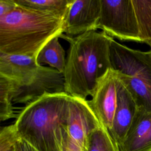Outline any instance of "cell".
<instances>
[{
	"instance_id": "7",
	"label": "cell",
	"mask_w": 151,
	"mask_h": 151,
	"mask_svg": "<svg viewBox=\"0 0 151 151\" xmlns=\"http://www.w3.org/2000/svg\"><path fill=\"white\" fill-rule=\"evenodd\" d=\"M63 92H65L63 74L51 67L40 65L26 84L17 86L14 82L12 101L27 105L45 94Z\"/></svg>"
},
{
	"instance_id": "6",
	"label": "cell",
	"mask_w": 151,
	"mask_h": 151,
	"mask_svg": "<svg viewBox=\"0 0 151 151\" xmlns=\"http://www.w3.org/2000/svg\"><path fill=\"white\" fill-rule=\"evenodd\" d=\"M100 124L88 100L70 96L65 151H85L90 133Z\"/></svg>"
},
{
	"instance_id": "19",
	"label": "cell",
	"mask_w": 151,
	"mask_h": 151,
	"mask_svg": "<svg viewBox=\"0 0 151 151\" xmlns=\"http://www.w3.org/2000/svg\"><path fill=\"white\" fill-rule=\"evenodd\" d=\"M17 5L14 0H0V17L13 11Z\"/></svg>"
},
{
	"instance_id": "13",
	"label": "cell",
	"mask_w": 151,
	"mask_h": 151,
	"mask_svg": "<svg viewBox=\"0 0 151 151\" xmlns=\"http://www.w3.org/2000/svg\"><path fill=\"white\" fill-rule=\"evenodd\" d=\"M59 37L60 35H57L50 40L35 58L39 65L47 64L63 74L66 64L65 52L59 42Z\"/></svg>"
},
{
	"instance_id": "8",
	"label": "cell",
	"mask_w": 151,
	"mask_h": 151,
	"mask_svg": "<svg viewBox=\"0 0 151 151\" xmlns=\"http://www.w3.org/2000/svg\"><path fill=\"white\" fill-rule=\"evenodd\" d=\"M120 80L117 72L111 68L98 81L90 107L100 124L110 131L117 106Z\"/></svg>"
},
{
	"instance_id": "18",
	"label": "cell",
	"mask_w": 151,
	"mask_h": 151,
	"mask_svg": "<svg viewBox=\"0 0 151 151\" xmlns=\"http://www.w3.org/2000/svg\"><path fill=\"white\" fill-rule=\"evenodd\" d=\"M14 124L1 127L0 130V151H15L19 139Z\"/></svg>"
},
{
	"instance_id": "11",
	"label": "cell",
	"mask_w": 151,
	"mask_h": 151,
	"mask_svg": "<svg viewBox=\"0 0 151 151\" xmlns=\"http://www.w3.org/2000/svg\"><path fill=\"white\" fill-rule=\"evenodd\" d=\"M40 66L35 57L0 52V75L11 80L17 86L30 81Z\"/></svg>"
},
{
	"instance_id": "12",
	"label": "cell",
	"mask_w": 151,
	"mask_h": 151,
	"mask_svg": "<svg viewBox=\"0 0 151 151\" xmlns=\"http://www.w3.org/2000/svg\"><path fill=\"white\" fill-rule=\"evenodd\" d=\"M120 151H151V112L138 107Z\"/></svg>"
},
{
	"instance_id": "9",
	"label": "cell",
	"mask_w": 151,
	"mask_h": 151,
	"mask_svg": "<svg viewBox=\"0 0 151 151\" xmlns=\"http://www.w3.org/2000/svg\"><path fill=\"white\" fill-rule=\"evenodd\" d=\"M100 11V0H73L64 19L63 32L68 37H76L96 31Z\"/></svg>"
},
{
	"instance_id": "17",
	"label": "cell",
	"mask_w": 151,
	"mask_h": 151,
	"mask_svg": "<svg viewBox=\"0 0 151 151\" xmlns=\"http://www.w3.org/2000/svg\"><path fill=\"white\" fill-rule=\"evenodd\" d=\"M19 5L35 9L55 12L63 18L67 14L73 0H14Z\"/></svg>"
},
{
	"instance_id": "15",
	"label": "cell",
	"mask_w": 151,
	"mask_h": 151,
	"mask_svg": "<svg viewBox=\"0 0 151 151\" xmlns=\"http://www.w3.org/2000/svg\"><path fill=\"white\" fill-rule=\"evenodd\" d=\"M134 9L141 42L151 49V0H132Z\"/></svg>"
},
{
	"instance_id": "1",
	"label": "cell",
	"mask_w": 151,
	"mask_h": 151,
	"mask_svg": "<svg viewBox=\"0 0 151 151\" xmlns=\"http://www.w3.org/2000/svg\"><path fill=\"white\" fill-rule=\"evenodd\" d=\"M69 42L63 76L65 91L87 100L92 96L98 81L112 68L111 37L104 31H91L74 37L61 35Z\"/></svg>"
},
{
	"instance_id": "10",
	"label": "cell",
	"mask_w": 151,
	"mask_h": 151,
	"mask_svg": "<svg viewBox=\"0 0 151 151\" xmlns=\"http://www.w3.org/2000/svg\"><path fill=\"white\" fill-rule=\"evenodd\" d=\"M137 109L138 106L134 98L120 80L116 109L112 127L109 131L119 147L126 137Z\"/></svg>"
},
{
	"instance_id": "14",
	"label": "cell",
	"mask_w": 151,
	"mask_h": 151,
	"mask_svg": "<svg viewBox=\"0 0 151 151\" xmlns=\"http://www.w3.org/2000/svg\"><path fill=\"white\" fill-rule=\"evenodd\" d=\"M85 151H120L109 130L100 124L89 134Z\"/></svg>"
},
{
	"instance_id": "5",
	"label": "cell",
	"mask_w": 151,
	"mask_h": 151,
	"mask_svg": "<svg viewBox=\"0 0 151 151\" xmlns=\"http://www.w3.org/2000/svg\"><path fill=\"white\" fill-rule=\"evenodd\" d=\"M99 28L121 41L141 42L132 0H100Z\"/></svg>"
},
{
	"instance_id": "16",
	"label": "cell",
	"mask_w": 151,
	"mask_h": 151,
	"mask_svg": "<svg viewBox=\"0 0 151 151\" xmlns=\"http://www.w3.org/2000/svg\"><path fill=\"white\" fill-rule=\"evenodd\" d=\"M14 82L0 75V121L16 117L12 105Z\"/></svg>"
},
{
	"instance_id": "21",
	"label": "cell",
	"mask_w": 151,
	"mask_h": 151,
	"mask_svg": "<svg viewBox=\"0 0 151 151\" xmlns=\"http://www.w3.org/2000/svg\"><path fill=\"white\" fill-rule=\"evenodd\" d=\"M150 50H151V49H150Z\"/></svg>"
},
{
	"instance_id": "20",
	"label": "cell",
	"mask_w": 151,
	"mask_h": 151,
	"mask_svg": "<svg viewBox=\"0 0 151 151\" xmlns=\"http://www.w3.org/2000/svg\"><path fill=\"white\" fill-rule=\"evenodd\" d=\"M15 151H38L33 146L29 145L24 140L19 137L18 139L16 145Z\"/></svg>"
},
{
	"instance_id": "4",
	"label": "cell",
	"mask_w": 151,
	"mask_h": 151,
	"mask_svg": "<svg viewBox=\"0 0 151 151\" xmlns=\"http://www.w3.org/2000/svg\"><path fill=\"white\" fill-rule=\"evenodd\" d=\"M110 59L112 69L138 107L151 112V50H134L111 38Z\"/></svg>"
},
{
	"instance_id": "2",
	"label": "cell",
	"mask_w": 151,
	"mask_h": 151,
	"mask_svg": "<svg viewBox=\"0 0 151 151\" xmlns=\"http://www.w3.org/2000/svg\"><path fill=\"white\" fill-rule=\"evenodd\" d=\"M70 97L47 94L25 105L14 123L18 136L38 151H65Z\"/></svg>"
},
{
	"instance_id": "3",
	"label": "cell",
	"mask_w": 151,
	"mask_h": 151,
	"mask_svg": "<svg viewBox=\"0 0 151 151\" xmlns=\"http://www.w3.org/2000/svg\"><path fill=\"white\" fill-rule=\"evenodd\" d=\"M64 22L55 12L17 4L0 17V52L36 57L50 40L63 34Z\"/></svg>"
}]
</instances>
